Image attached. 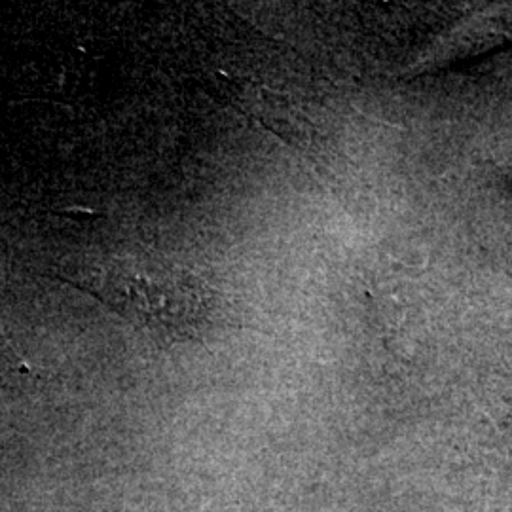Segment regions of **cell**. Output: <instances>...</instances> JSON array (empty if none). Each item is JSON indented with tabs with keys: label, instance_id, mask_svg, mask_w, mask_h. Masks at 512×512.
<instances>
[{
	"label": "cell",
	"instance_id": "cell-1",
	"mask_svg": "<svg viewBox=\"0 0 512 512\" xmlns=\"http://www.w3.org/2000/svg\"><path fill=\"white\" fill-rule=\"evenodd\" d=\"M80 287L164 342L202 338L226 319L217 287L162 256H112L88 268Z\"/></svg>",
	"mask_w": 512,
	"mask_h": 512
}]
</instances>
